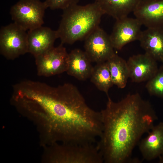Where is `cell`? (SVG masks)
Listing matches in <instances>:
<instances>
[{"label": "cell", "mask_w": 163, "mask_h": 163, "mask_svg": "<svg viewBox=\"0 0 163 163\" xmlns=\"http://www.w3.org/2000/svg\"><path fill=\"white\" fill-rule=\"evenodd\" d=\"M24 107L29 113L44 115L51 143L61 142L93 144L101 136V112L90 108L77 88L66 83L53 87L31 80L20 88Z\"/></svg>", "instance_id": "6da1fadb"}, {"label": "cell", "mask_w": 163, "mask_h": 163, "mask_svg": "<svg viewBox=\"0 0 163 163\" xmlns=\"http://www.w3.org/2000/svg\"><path fill=\"white\" fill-rule=\"evenodd\" d=\"M100 112L103 130L96 146L106 163L139 161L132 158L133 150L143 134L158 119L150 103L138 93L129 94L118 102L109 96Z\"/></svg>", "instance_id": "7a4b0ae2"}, {"label": "cell", "mask_w": 163, "mask_h": 163, "mask_svg": "<svg viewBox=\"0 0 163 163\" xmlns=\"http://www.w3.org/2000/svg\"><path fill=\"white\" fill-rule=\"evenodd\" d=\"M104 14L95 2L83 6L76 4L63 10L59 27L56 30L61 43L72 44L85 39L99 26Z\"/></svg>", "instance_id": "3957f363"}, {"label": "cell", "mask_w": 163, "mask_h": 163, "mask_svg": "<svg viewBox=\"0 0 163 163\" xmlns=\"http://www.w3.org/2000/svg\"><path fill=\"white\" fill-rule=\"evenodd\" d=\"M50 161L54 163H102V156L93 144L57 143L52 144Z\"/></svg>", "instance_id": "277c9868"}, {"label": "cell", "mask_w": 163, "mask_h": 163, "mask_svg": "<svg viewBox=\"0 0 163 163\" xmlns=\"http://www.w3.org/2000/svg\"><path fill=\"white\" fill-rule=\"evenodd\" d=\"M47 8L40 0H19L11 7L10 14L14 22L29 30L42 26Z\"/></svg>", "instance_id": "5b68a950"}, {"label": "cell", "mask_w": 163, "mask_h": 163, "mask_svg": "<svg viewBox=\"0 0 163 163\" xmlns=\"http://www.w3.org/2000/svg\"><path fill=\"white\" fill-rule=\"evenodd\" d=\"M0 53L11 60L28 53L26 30L14 22L2 27L0 30Z\"/></svg>", "instance_id": "8992f818"}, {"label": "cell", "mask_w": 163, "mask_h": 163, "mask_svg": "<svg viewBox=\"0 0 163 163\" xmlns=\"http://www.w3.org/2000/svg\"><path fill=\"white\" fill-rule=\"evenodd\" d=\"M62 44L34 57L38 75L49 77L66 72L68 53Z\"/></svg>", "instance_id": "52a82bcc"}, {"label": "cell", "mask_w": 163, "mask_h": 163, "mask_svg": "<svg viewBox=\"0 0 163 163\" xmlns=\"http://www.w3.org/2000/svg\"><path fill=\"white\" fill-rule=\"evenodd\" d=\"M85 39V51L92 62H106L115 53L110 36L99 26Z\"/></svg>", "instance_id": "ba28073f"}, {"label": "cell", "mask_w": 163, "mask_h": 163, "mask_svg": "<svg viewBox=\"0 0 163 163\" xmlns=\"http://www.w3.org/2000/svg\"><path fill=\"white\" fill-rule=\"evenodd\" d=\"M116 20L109 36L114 49L121 50L126 44L139 40L142 25L136 18L127 17Z\"/></svg>", "instance_id": "9c48e42d"}, {"label": "cell", "mask_w": 163, "mask_h": 163, "mask_svg": "<svg viewBox=\"0 0 163 163\" xmlns=\"http://www.w3.org/2000/svg\"><path fill=\"white\" fill-rule=\"evenodd\" d=\"M126 62L129 78L136 83L148 81L155 75L158 68L157 61L145 53L133 55Z\"/></svg>", "instance_id": "30bf717a"}, {"label": "cell", "mask_w": 163, "mask_h": 163, "mask_svg": "<svg viewBox=\"0 0 163 163\" xmlns=\"http://www.w3.org/2000/svg\"><path fill=\"white\" fill-rule=\"evenodd\" d=\"M133 13L147 28H163V0H142Z\"/></svg>", "instance_id": "8fae6325"}, {"label": "cell", "mask_w": 163, "mask_h": 163, "mask_svg": "<svg viewBox=\"0 0 163 163\" xmlns=\"http://www.w3.org/2000/svg\"><path fill=\"white\" fill-rule=\"evenodd\" d=\"M58 38L56 30L42 26L28 30V53L34 57L53 47Z\"/></svg>", "instance_id": "7c38bea8"}, {"label": "cell", "mask_w": 163, "mask_h": 163, "mask_svg": "<svg viewBox=\"0 0 163 163\" xmlns=\"http://www.w3.org/2000/svg\"><path fill=\"white\" fill-rule=\"evenodd\" d=\"M148 135L139 142V149L145 160L149 161L163 155V122L154 125Z\"/></svg>", "instance_id": "4fadbf2b"}, {"label": "cell", "mask_w": 163, "mask_h": 163, "mask_svg": "<svg viewBox=\"0 0 163 163\" xmlns=\"http://www.w3.org/2000/svg\"><path fill=\"white\" fill-rule=\"evenodd\" d=\"M138 40L145 53L163 63V28H147L142 31Z\"/></svg>", "instance_id": "5bb4252c"}, {"label": "cell", "mask_w": 163, "mask_h": 163, "mask_svg": "<svg viewBox=\"0 0 163 163\" xmlns=\"http://www.w3.org/2000/svg\"><path fill=\"white\" fill-rule=\"evenodd\" d=\"M91 62L85 51L78 49H74L68 53L66 72L79 80H85L91 77L93 68Z\"/></svg>", "instance_id": "9a60e30c"}, {"label": "cell", "mask_w": 163, "mask_h": 163, "mask_svg": "<svg viewBox=\"0 0 163 163\" xmlns=\"http://www.w3.org/2000/svg\"><path fill=\"white\" fill-rule=\"evenodd\" d=\"M142 0H95L104 14L116 20L128 17Z\"/></svg>", "instance_id": "2e32d148"}, {"label": "cell", "mask_w": 163, "mask_h": 163, "mask_svg": "<svg viewBox=\"0 0 163 163\" xmlns=\"http://www.w3.org/2000/svg\"><path fill=\"white\" fill-rule=\"evenodd\" d=\"M106 62L113 85L118 88H124L129 78L127 62L115 53Z\"/></svg>", "instance_id": "e0dca14e"}, {"label": "cell", "mask_w": 163, "mask_h": 163, "mask_svg": "<svg viewBox=\"0 0 163 163\" xmlns=\"http://www.w3.org/2000/svg\"><path fill=\"white\" fill-rule=\"evenodd\" d=\"M91 82L107 96L109 89L114 85L107 62L97 63L93 67L90 77Z\"/></svg>", "instance_id": "ac0fdd59"}, {"label": "cell", "mask_w": 163, "mask_h": 163, "mask_svg": "<svg viewBox=\"0 0 163 163\" xmlns=\"http://www.w3.org/2000/svg\"><path fill=\"white\" fill-rule=\"evenodd\" d=\"M145 87L151 95L163 98V63L155 75L147 81Z\"/></svg>", "instance_id": "d6986e66"}, {"label": "cell", "mask_w": 163, "mask_h": 163, "mask_svg": "<svg viewBox=\"0 0 163 163\" xmlns=\"http://www.w3.org/2000/svg\"><path fill=\"white\" fill-rule=\"evenodd\" d=\"M80 0H45L44 1L47 8L52 10H63L72 5L77 4Z\"/></svg>", "instance_id": "ffe728a7"}, {"label": "cell", "mask_w": 163, "mask_h": 163, "mask_svg": "<svg viewBox=\"0 0 163 163\" xmlns=\"http://www.w3.org/2000/svg\"><path fill=\"white\" fill-rule=\"evenodd\" d=\"M159 163H163V155L160 156L159 158Z\"/></svg>", "instance_id": "44dd1931"}]
</instances>
